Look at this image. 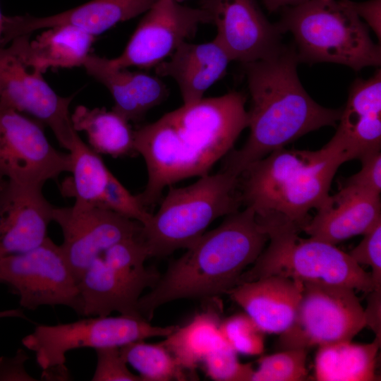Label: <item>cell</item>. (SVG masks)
I'll return each mask as SVG.
<instances>
[{"label":"cell","mask_w":381,"mask_h":381,"mask_svg":"<svg viewBox=\"0 0 381 381\" xmlns=\"http://www.w3.org/2000/svg\"><path fill=\"white\" fill-rule=\"evenodd\" d=\"M243 93L231 91L183 104L134 130V147L145 160L147 182L137 195L148 210L167 186L209 174L248 126Z\"/></svg>","instance_id":"cell-1"},{"label":"cell","mask_w":381,"mask_h":381,"mask_svg":"<svg viewBox=\"0 0 381 381\" xmlns=\"http://www.w3.org/2000/svg\"><path fill=\"white\" fill-rule=\"evenodd\" d=\"M294 46H286L266 59L243 64L250 95L249 136L231 150L222 170L239 176L249 165L298 138L325 126H336L342 108L329 109L314 101L297 73Z\"/></svg>","instance_id":"cell-2"},{"label":"cell","mask_w":381,"mask_h":381,"mask_svg":"<svg viewBox=\"0 0 381 381\" xmlns=\"http://www.w3.org/2000/svg\"><path fill=\"white\" fill-rule=\"evenodd\" d=\"M268 240L252 208L226 215L219 226L204 233L173 261L151 291L140 296L139 313L150 321L155 310L167 303L183 298L205 301L226 294Z\"/></svg>","instance_id":"cell-3"},{"label":"cell","mask_w":381,"mask_h":381,"mask_svg":"<svg viewBox=\"0 0 381 381\" xmlns=\"http://www.w3.org/2000/svg\"><path fill=\"white\" fill-rule=\"evenodd\" d=\"M349 160L333 138L318 150H274L238 176L242 205L257 216L279 214L302 231L309 211L325 202L337 169Z\"/></svg>","instance_id":"cell-4"},{"label":"cell","mask_w":381,"mask_h":381,"mask_svg":"<svg viewBox=\"0 0 381 381\" xmlns=\"http://www.w3.org/2000/svg\"><path fill=\"white\" fill-rule=\"evenodd\" d=\"M256 219L267 234L269 244L253 265L243 272L238 284L280 276L345 286L364 294L374 290L370 272L335 245L311 237L301 238V231L279 214L268 213Z\"/></svg>","instance_id":"cell-5"},{"label":"cell","mask_w":381,"mask_h":381,"mask_svg":"<svg viewBox=\"0 0 381 381\" xmlns=\"http://www.w3.org/2000/svg\"><path fill=\"white\" fill-rule=\"evenodd\" d=\"M281 11L277 27L294 36L299 62L334 63L355 71L380 66L381 47L350 0H309Z\"/></svg>","instance_id":"cell-6"},{"label":"cell","mask_w":381,"mask_h":381,"mask_svg":"<svg viewBox=\"0 0 381 381\" xmlns=\"http://www.w3.org/2000/svg\"><path fill=\"white\" fill-rule=\"evenodd\" d=\"M238 176L225 170L200 176L188 186H169L157 213L142 225L149 258L187 249L216 219L238 211Z\"/></svg>","instance_id":"cell-7"},{"label":"cell","mask_w":381,"mask_h":381,"mask_svg":"<svg viewBox=\"0 0 381 381\" xmlns=\"http://www.w3.org/2000/svg\"><path fill=\"white\" fill-rule=\"evenodd\" d=\"M148 258L140 234L117 242L95 258L78 282L83 316H107L116 311L143 318L138 310L141 294L160 277L156 270L145 267Z\"/></svg>","instance_id":"cell-8"},{"label":"cell","mask_w":381,"mask_h":381,"mask_svg":"<svg viewBox=\"0 0 381 381\" xmlns=\"http://www.w3.org/2000/svg\"><path fill=\"white\" fill-rule=\"evenodd\" d=\"M178 325L155 326L143 318L123 315L117 317L94 316L55 325H37L25 336L23 344L35 353L42 377L49 380H68L66 354L75 349L121 346L132 341L162 337L172 333Z\"/></svg>","instance_id":"cell-9"},{"label":"cell","mask_w":381,"mask_h":381,"mask_svg":"<svg viewBox=\"0 0 381 381\" xmlns=\"http://www.w3.org/2000/svg\"><path fill=\"white\" fill-rule=\"evenodd\" d=\"M303 284L294 322L279 334L281 349H308L351 341L367 327L365 310L353 289L314 282Z\"/></svg>","instance_id":"cell-10"},{"label":"cell","mask_w":381,"mask_h":381,"mask_svg":"<svg viewBox=\"0 0 381 381\" xmlns=\"http://www.w3.org/2000/svg\"><path fill=\"white\" fill-rule=\"evenodd\" d=\"M0 282L8 285L28 310L61 305L83 315L78 283L59 246L49 237L28 251L0 257Z\"/></svg>","instance_id":"cell-11"},{"label":"cell","mask_w":381,"mask_h":381,"mask_svg":"<svg viewBox=\"0 0 381 381\" xmlns=\"http://www.w3.org/2000/svg\"><path fill=\"white\" fill-rule=\"evenodd\" d=\"M44 126L0 104V181L43 188L71 171L69 153L49 143Z\"/></svg>","instance_id":"cell-12"},{"label":"cell","mask_w":381,"mask_h":381,"mask_svg":"<svg viewBox=\"0 0 381 381\" xmlns=\"http://www.w3.org/2000/svg\"><path fill=\"white\" fill-rule=\"evenodd\" d=\"M73 96L58 95L43 73L27 66L11 45L0 48V104L48 126L67 150L79 136L69 111Z\"/></svg>","instance_id":"cell-13"},{"label":"cell","mask_w":381,"mask_h":381,"mask_svg":"<svg viewBox=\"0 0 381 381\" xmlns=\"http://www.w3.org/2000/svg\"><path fill=\"white\" fill-rule=\"evenodd\" d=\"M205 23H211V20L203 8L158 0L145 13L122 53L109 61L120 68H155L193 38L198 26Z\"/></svg>","instance_id":"cell-14"},{"label":"cell","mask_w":381,"mask_h":381,"mask_svg":"<svg viewBox=\"0 0 381 381\" xmlns=\"http://www.w3.org/2000/svg\"><path fill=\"white\" fill-rule=\"evenodd\" d=\"M53 221L61 229L59 247L78 283L95 258L117 242L140 235L143 226L111 210L77 202L54 207Z\"/></svg>","instance_id":"cell-15"},{"label":"cell","mask_w":381,"mask_h":381,"mask_svg":"<svg viewBox=\"0 0 381 381\" xmlns=\"http://www.w3.org/2000/svg\"><path fill=\"white\" fill-rule=\"evenodd\" d=\"M217 28L214 37L231 61L243 64L266 59L284 47L277 23H271L257 0H200Z\"/></svg>","instance_id":"cell-16"},{"label":"cell","mask_w":381,"mask_h":381,"mask_svg":"<svg viewBox=\"0 0 381 381\" xmlns=\"http://www.w3.org/2000/svg\"><path fill=\"white\" fill-rule=\"evenodd\" d=\"M54 209L42 188L4 181L0 185V257L42 243L48 237Z\"/></svg>","instance_id":"cell-17"},{"label":"cell","mask_w":381,"mask_h":381,"mask_svg":"<svg viewBox=\"0 0 381 381\" xmlns=\"http://www.w3.org/2000/svg\"><path fill=\"white\" fill-rule=\"evenodd\" d=\"M381 222L379 194L342 181L303 227L310 237L336 245L363 235Z\"/></svg>","instance_id":"cell-18"},{"label":"cell","mask_w":381,"mask_h":381,"mask_svg":"<svg viewBox=\"0 0 381 381\" xmlns=\"http://www.w3.org/2000/svg\"><path fill=\"white\" fill-rule=\"evenodd\" d=\"M303 289L301 281L269 276L239 283L226 294L265 334H281L294 322Z\"/></svg>","instance_id":"cell-19"},{"label":"cell","mask_w":381,"mask_h":381,"mask_svg":"<svg viewBox=\"0 0 381 381\" xmlns=\"http://www.w3.org/2000/svg\"><path fill=\"white\" fill-rule=\"evenodd\" d=\"M333 137L344 147L351 160L381 148V70L367 80L357 78Z\"/></svg>","instance_id":"cell-20"},{"label":"cell","mask_w":381,"mask_h":381,"mask_svg":"<svg viewBox=\"0 0 381 381\" xmlns=\"http://www.w3.org/2000/svg\"><path fill=\"white\" fill-rule=\"evenodd\" d=\"M158 0H91L60 13L44 17L9 16L11 40L59 25H72L97 36L116 24L145 13Z\"/></svg>","instance_id":"cell-21"},{"label":"cell","mask_w":381,"mask_h":381,"mask_svg":"<svg viewBox=\"0 0 381 381\" xmlns=\"http://www.w3.org/2000/svg\"><path fill=\"white\" fill-rule=\"evenodd\" d=\"M83 67L89 75L109 90L114 101L112 109L129 121H141L169 94L159 76L117 68L105 57L90 54Z\"/></svg>","instance_id":"cell-22"},{"label":"cell","mask_w":381,"mask_h":381,"mask_svg":"<svg viewBox=\"0 0 381 381\" xmlns=\"http://www.w3.org/2000/svg\"><path fill=\"white\" fill-rule=\"evenodd\" d=\"M231 60L214 38L205 43L185 42L166 60L155 67L159 77L177 83L184 104L198 101L226 73Z\"/></svg>","instance_id":"cell-23"},{"label":"cell","mask_w":381,"mask_h":381,"mask_svg":"<svg viewBox=\"0 0 381 381\" xmlns=\"http://www.w3.org/2000/svg\"><path fill=\"white\" fill-rule=\"evenodd\" d=\"M96 37L72 25L44 29L35 40L15 38L9 45L29 68L44 73L49 68L83 66Z\"/></svg>","instance_id":"cell-24"},{"label":"cell","mask_w":381,"mask_h":381,"mask_svg":"<svg viewBox=\"0 0 381 381\" xmlns=\"http://www.w3.org/2000/svg\"><path fill=\"white\" fill-rule=\"evenodd\" d=\"M205 301V306L202 312L197 313L184 326H178L161 341L193 380H198L195 370L204 358L226 344L219 329L222 304L218 298Z\"/></svg>","instance_id":"cell-25"},{"label":"cell","mask_w":381,"mask_h":381,"mask_svg":"<svg viewBox=\"0 0 381 381\" xmlns=\"http://www.w3.org/2000/svg\"><path fill=\"white\" fill-rule=\"evenodd\" d=\"M380 339L368 344L344 341L318 346L314 377L318 381L378 380L376 363Z\"/></svg>","instance_id":"cell-26"},{"label":"cell","mask_w":381,"mask_h":381,"mask_svg":"<svg viewBox=\"0 0 381 381\" xmlns=\"http://www.w3.org/2000/svg\"><path fill=\"white\" fill-rule=\"evenodd\" d=\"M71 119L75 131L85 132L88 145L97 153L113 157L137 155L130 121L112 109L78 105Z\"/></svg>","instance_id":"cell-27"},{"label":"cell","mask_w":381,"mask_h":381,"mask_svg":"<svg viewBox=\"0 0 381 381\" xmlns=\"http://www.w3.org/2000/svg\"><path fill=\"white\" fill-rule=\"evenodd\" d=\"M71 173L69 192L75 202L95 205L102 196L111 171L100 154L92 150L78 136L69 149Z\"/></svg>","instance_id":"cell-28"},{"label":"cell","mask_w":381,"mask_h":381,"mask_svg":"<svg viewBox=\"0 0 381 381\" xmlns=\"http://www.w3.org/2000/svg\"><path fill=\"white\" fill-rule=\"evenodd\" d=\"M119 349L127 364L140 373L142 381L192 380L161 342L150 344L139 340L123 345Z\"/></svg>","instance_id":"cell-29"},{"label":"cell","mask_w":381,"mask_h":381,"mask_svg":"<svg viewBox=\"0 0 381 381\" xmlns=\"http://www.w3.org/2000/svg\"><path fill=\"white\" fill-rule=\"evenodd\" d=\"M308 349H288L262 356L258 367L254 369L251 381H302L306 380Z\"/></svg>","instance_id":"cell-30"},{"label":"cell","mask_w":381,"mask_h":381,"mask_svg":"<svg viewBox=\"0 0 381 381\" xmlns=\"http://www.w3.org/2000/svg\"><path fill=\"white\" fill-rule=\"evenodd\" d=\"M219 329L226 342L237 353L260 356L263 353L265 333L246 313L221 320Z\"/></svg>","instance_id":"cell-31"},{"label":"cell","mask_w":381,"mask_h":381,"mask_svg":"<svg viewBox=\"0 0 381 381\" xmlns=\"http://www.w3.org/2000/svg\"><path fill=\"white\" fill-rule=\"evenodd\" d=\"M95 205L135 220L142 225L147 224L152 215L138 195H132L111 172L102 196Z\"/></svg>","instance_id":"cell-32"},{"label":"cell","mask_w":381,"mask_h":381,"mask_svg":"<svg viewBox=\"0 0 381 381\" xmlns=\"http://www.w3.org/2000/svg\"><path fill=\"white\" fill-rule=\"evenodd\" d=\"M200 365L207 376L217 381H251L254 371L251 363L238 361L227 343L207 354Z\"/></svg>","instance_id":"cell-33"},{"label":"cell","mask_w":381,"mask_h":381,"mask_svg":"<svg viewBox=\"0 0 381 381\" xmlns=\"http://www.w3.org/2000/svg\"><path fill=\"white\" fill-rule=\"evenodd\" d=\"M97 365L93 381H142L133 374L121 354L119 346H106L95 349Z\"/></svg>","instance_id":"cell-34"},{"label":"cell","mask_w":381,"mask_h":381,"mask_svg":"<svg viewBox=\"0 0 381 381\" xmlns=\"http://www.w3.org/2000/svg\"><path fill=\"white\" fill-rule=\"evenodd\" d=\"M363 236L349 255L359 265L371 268L374 290L381 291V222Z\"/></svg>","instance_id":"cell-35"},{"label":"cell","mask_w":381,"mask_h":381,"mask_svg":"<svg viewBox=\"0 0 381 381\" xmlns=\"http://www.w3.org/2000/svg\"><path fill=\"white\" fill-rule=\"evenodd\" d=\"M361 169L356 174L343 180L377 194L381 192V152L373 150L361 155Z\"/></svg>","instance_id":"cell-36"},{"label":"cell","mask_w":381,"mask_h":381,"mask_svg":"<svg viewBox=\"0 0 381 381\" xmlns=\"http://www.w3.org/2000/svg\"><path fill=\"white\" fill-rule=\"evenodd\" d=\"M29 359L23 349H18L13 358H0V380H36L25 370V363Z\"/></svg>","instance_id":"cell-37"},{"label":"cell","mask_w":381,"mask_h":381,"mask_svg":"<svg viewBox=\"0 0 381 381\" xmlns=\"http://www.w3.org/2000/svg\"><path fill=\"white\" fill-rule=\"evenodd\" d=\"M350 4L359 18L370 28L380 42L381 38V0H368L364 2L350 1Z\"/></svg>","instance_id":"cell-38"},{"label":"cell","mask_w":381,"mask_h":381,"mask_svg":"<svg viewBox=\"0 0 381 381\" xmlns=\"http://www.w3.org/2000/svg\"><path fill=\"white\" fill-rule=\"evenodd\" d=\"M368 306L365 310L367 326L375 332L380 339V295L381 291L373 290L370 293Z\"/></svg>","instance_id":"cell-39"},{"label":"cell","mask_w":381,"mask_h":381,"mask_svg":"<svg viewBox=\"0 0 381 381\" xmlns=\"http://www.w3.org/2000/svg\"><path fill=\"white\" fill-rule=\"evenodd\" d=\"M309 0H262V3L269 12H274L284 8L294 6Z\"/></svg>","instance_id":"cell-40"},{"label":"cell","mask_w":381,"mask_h":381,"mask_svg":"<svg viewBox=\"0 0 381 381\" xmlns=\"http://www.w3.org/2000/svg\"><path fill=\"white\" fill-rule=\"evenodd\" d=\"M6 17L0 9V48L8 45L6 42Z\"/></svg>","instance_id":"cell-41"},{"label":"cell","mask_w":381,"mask_h":381,"mask_svg":"<svg viewBox=\"0 0 381 381\" xmlns=\"http://www.w3.org/2000/svg\"><path fill=\"white\" fill-rule=\"evenodd\" d=\"M25 318L20 309H13L0 311V318Z\"/></svg>","instance_id":"cell-42"},{"label":"cell","mask_w":381,"mask_h":381,"mask_svg":"<svg viewBox=\"0 0 381 381\" xmlns=\"http://www.w3.org/2000/svg\"><path fill=\"white\" fill-rule=\"evenodd\" d=\"M174 1H177V2H179V3H180L181 1H184V0H174Z\"/></svg>","instance_id":"cell-43"},{"label":"cell","mask_w":381,"mask_h":381,"mask_svg":"<svg viewBox=\"0 0 381 381\" xmlns=\"http://www.w3.org/2000/svg\"><path fill=\"white\" fill-rule=\"evenodd\" d=\"M3 181H0V185L1 184V183H2Z\"/></svg>","instance_id":"cell-44"}]
</instances>
